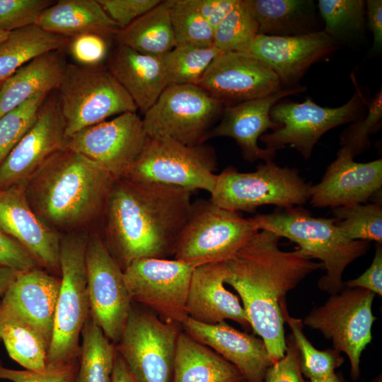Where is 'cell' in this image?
Here are the masks:
<instances>
[{"instance_id":"cell-16","label":"cell","mask_w":382,"mask_h":382,"mask_svg":"<svg viewBox=\"0 0 382 382\" xmlns=\"http://www.w3.org/2000/svg\"><path fill=\"white\" fill-rule=\"evenodd\" d=\"M148 139L142 118L127 112L76 132L69 137L68 148L100 164L117 179L132 166Z\"/></svg>"},{"instance_id":"cell-56","label":"cell","mask_w":382,"mask_h":382,"mask_svg":"<svg viewBox=\"0 0 382 382\" xmlns=\"http://www.w3.org/2000/svg\"><path fill=\"white\" fill-rule=\"evenodd\" d=\"M373 382H382L381 375H379Z\"/></svg>"},{"instance_id":"cell-17","label":"cell","mask_w":382,"mask_h":382,"mask_svg":"<svg viewBox=\"0 0 382 382\" xmlns=\"http://www.w3.org/2000/svg\"><path fill=\"white\" fill-rule=\"evenodd\" d=\"M68 142L56 94L48 96L33 124L0 165V189L25 185L50 158L68 148Z\"/></svg>"},{"instance_id":"cell-23","label":"cell","mask_w":382,"mask_h":382,"mask_svg":"<svg viewBox=\"0 0 382 382\" xmlns=\"http://www.w3.org/2000/svg\"><path fill=\"white\" fill-rule=\"evenodd\" d=\"M182 328L236 366L247 382H264L272 363L261 338L239 331L226 321L204 324L187 317Z\"/></svg>"},{"instance_id":"cell-9","label":"cell","mask_w":382,"mask_h":382,"mask_svg":"<svg viewBox=\"0 0 382 382\" xmlns=\"http://www.w3.org/2000/svg\"><path fill=\"white\" fill-rule=\"evenodd\" d=\"M354 93L344 105L337 108L322 107L311 98L302 103L280 100L270 110L271 119L281 127L260 138L265 149L276 152L289 146L304 159L311 156L313 148L328 131L339 125L356 122L367 112L368 100L352 74Z\"/></svg>"},{"instance_id":"cell-24","label":"cell","mask_w":382,"mask_h":382,"mask_svg":"<svg viewBox=\"0 0 382 382\" xmlns=\"http://www.w3.org/2000/svg\"><path fill=\"white\" fill-rule=\"evenodd\" d=\"M60 288V278L40 268L20 272L0 305L35 329L50 344Z\"/></svg>"},{"instance_id":"cell-22","label":"cell","mask_w":382,"mask_h":382,"mask_svg":"<svg viewBox=\"0 0 382 382\" xmlns=\"http://www.w3.org/2000/svg\"><path fill=\"white\" fill-rule=\"evenodd\" d=\"M25 185L0 189V229L25 248L41 267L60 272L61 237L32 209Z\"/></svg>"},{"instance_id":"cell-48","label":"cell","mask_w":382,"mask_h":382,"mask_svg":"<svg viewBox=\"0 0 382 382\" xmlns=\"http://www.w3.org/2000/svg\"><path fill=\"white\" fill-rule=\"evenodd\" d=\"M0 266L18 272L41 267L20 243L0 229Z\"/></svg>"},{"instance_id":"cell-7","label":"cell","mask_w":382,"mask_h":382,"mask_svg":"<svg viewBox=\"0 0 382 382\" xmlns=\"http://www.w3.org/2000/svg\"><path fill=\"white\" fill-rule=\"evenodd\" d=\"M311 186L297 169L280 166L272 160L260 163L253 172L224 168L216 175L209 199L236 212H254L267 204L289 209L308 201Z\"/></svg>"},{"instance_id":"cell-14","label":"cell","mask_w":382,"mask_h":382,"mask_svg":"<svg viewBox=\"0 0 382 382\" xmlns=\"http://www.w3.org/2000/svg\"><path fill=\"white\" fill-rule=\"evenodd\" d=\"M196 265L177 260L141 258L124 270L125 282L133 303L151 310L166 322L187 318L186 302Z\"/></svg>"},{"instance_id":"cell-34","label":"cell","mask_w":382,"mask_h":382,"mask_svg":"<svg viewBox=\"0 0 382 382\" xmlns=\"http://www.w3.org/2000/svg\"><path fill=\"white\" fill-rule=\"evenodd\" d=\"M79 366L74 382H112L115 345L89 313L82 330Z\"/></svg>"},{"instance_id":"cell-47","label":"cell","mask_w":382,"mask_h":382,"mask_svg":"<svg viewBox=\"0 0 382 382\" xmlns=\"http://www.w3.org/2000/svg\"><path fill=\"white\" fill-rule=\"evenodd\" d=\"M301 373L299 354L291 336L286 342L284 356L267 370L264 382H305Z\"/></svg>"},{"instance_id":"cell-5","label":"cell","mask_w":382,"mask_h":382,"mask_svg":"<svg viewBox=\"0 0 382 382\" xmlns=\"http://www.w3.org/2000/svg\"><path fill=\"white\" fill-rule=\"evenodd\" d=\"M88 238L85 232L73 231L60 239V288L47 368L78 361L79 337L90 313L86 267Z\"/></svg>"},{"instance_id":"cell-26","label":"cell","mask_w":382,"mask_h":382,"mask_svg":"<svg viewBox=\"0 0 382 382\" xmlns=\"http://www.w3.org/2000/svg\"><path fill=\"white\" fill-rule=\"evenodd\" d=\"M107 68L144 115L167 87L161 57L117 45L108 57Z\"/></svg>"},{"instance_id":"cell-2","label":"cell","mask_w":382,"mask_h":382,"mask_svg":"<svg viewBox=\"0 0 382 382\" xmlns=\"http://www.w3.org/2000/svg\"><path fill=\"white\" fill-rule=\"evenodd\" d=\"M191 195L175 186L115 180L103 212L104 242L122 270L137 259L173 255L190 213Z\"/></svg>"},{"instance_id":"cell-29","label":"cell","mask_w":382,"mask_h":382,"mask_svg":"<svg viewBox=\"0 0 382 382\" xmlns=\"http://www.w3.org/2000/svg\"><path fill=\"white\" fill-rule=\"evenodd\" d=\"M245 381L229 361L183 330L177 342L172 382H242Z\"/></svg>"},{"instance_id":"cell-54","label":"cell","mask_w":382,"mask_h":382,"mask_svg":"<svg viewBox=\"0 0 382 382\" xmlns=\"http://www.w3.org/2000/svg\"><path fill=\"white\" fill-rule=\"evenodd\" d=\"M305 382H346L340 375L334 374L330 376L320 378L308 380Z\"/></svg>"},{"instance_id":"cell-50","label":"cell","mask_w":382,"mask_h":382,"mask_svg":"<svg viewBox=\"0 0 382 382\" xmlns=\"http://www.w3.org/2000/svg\"><path fill=\"white\" fill-rule=\"evenodd\" d=\"M238 0H190L205 21L214 29L236 5Z\"/></svg>"},{"instance_id":"cell-45","label":"cell","mask_w":382,"mask_h":382,"mask_svg":"<svg viewBox=\"0 0 382 382\" xmlns=\"http://www.w3.org/2000/svg\"><path fill=\"white\" fill-rule=\"evenodd\" d=\"M79 362L47 368L45 372L6 368L0 360V379L11 382H74Z\"/></svg>"},{"instance_id":"cell-33","label":"cell","mask_w":382,"mask_h":382,"mask_svg":"<svg viewBox=\"0 0 382 382\" xmlns=\"http://www.w3.org/2000/svg\"><path fill=\"white\" fill-rule=\"evenodd\" d=\"M10 357L25 369L47 371L48 344L28 323L0 305V342Z\"/></svg>"},{"instance_id":"cell-32","label":"cell","mask_w":382,"mask_h":382,"mask_svg":"<svg viewBox=\"0 0 382 382\" xmlns=\"http://www.w3.org/2000/svg\"><path fill=\"white\" fill-rule=\"evenodd\" d=\"M69 39L52 34L35 24L10 32L0 42V82L33 58L59 50Z\"/></svg>"},{"instance_id":"cell-51","label":"cell","mask_w":382,"mask_h":382,"mask_svg":"<svg viewBox=\"0 0 382 382\" xmlns=\"http://www.w3.org/2000/svg\"><path fill=\"white\" fill-rule=\"evenodd\" d=\"M366 21L373 35V50L379 51L382 47V1L367 0L365 1Z\"/></svg>"},{"instance_id":"cell-11","label":"cell","mask_w":382,"mask_h":382,"mask_svg":"<svg viewBox=\"0 0 382 382\" xmlns=\"http://www.w3.org/2000/svg\"><path fill=\"white\" fill-rule=\"evenodd\" d=\"M182 330L181 324L164 321L132 302L115 348L139 382H170Z\"/></svg>"},{"instance_id":"cell-42","label":"cell","mask_w":382,"mask_h":382,"mask_svg":"<svg viewBox=\"0 0 382 382\" xmlns=\"http://www.w3.org/2000/svg\"><path fill=\"white\" fill-rule=\"evenodd\" d=\"M366 115L352 122L340 134L341 149L353 158L371 146L370 137L379 130L382 125V90L368 100Z\"/></svg>"},{"instance_id":"cell-39","label":"cell","mask_w":382,"mask_h":382,"mask_svg":"<svg viewBox=\"0 0 382 382\" xmlns=\"http://www.w3.org/2000/svg\"><path fill=\"white\" fill-rule=\"evenodd\" d=\"M284 319L291 330L302 374L309 380H313L335 374V369L344 361L340 352L335 349L319 350L315 348L303 333L302 320L291 317L288 312L284 314Z\"/></svg>"},{"instance_id":"cell-25","label":"cell","mask_w":382,"mask_h":382,"mask_svg":"<svg viewBox=\"0 0 382 382\" xmlns=\"http://www.w3.org/2000/svg\"><path fill=\"white\" fill-rule=\"evenodd\" d=\"M226 277L225 262L195 267L186 302L187 316L204 324L231 320L244 328H251L238 298L224 286Z\"/></svg>"},{"instance_id":"cell-40","label":"cell","mask_w":382,"mask_h":382,"mask_svg":"<svg viewBox=\"0 0 382 382\" xmlns=\"http://www.w3.org/2000/svg\"><path fill=\"white\" fill-rule=\"evenodd\" d=\"M170 1V20L177 45H213L214 29L190 0Z\"/></svg>"},{"instance_id":"cell-18","label":"cell","mask_w":382,"mask_h":382,"mask_svg":"<svg viewBox=\"0 0 382 382\" xmlns=\"http://www.w3.org/2000/svg\"><path fill=\"white\" fill-rule=\"evenodd\" d=\"M196 85L225 107L262 98L282 88L269 66L245 52L219 54Z\"/></svg>"},{"instance_id":"cell-15","label":"cell","mask_w":382,"mask_h":382,"mask_svg":"<svg viewBox=\"0 0 382 382\" xmlns=\"http://www.w3.org/2000/svg\"><path fill=\"white\" fill-rule=\"evenodd\" d=\"M86 267L91 316L115 345L124 330L132 301L122 268L97 233L88 235Z\"/></svg>"},{"instance_id":"cell-43","label":"cell","mask_w":382,"mask_h":382,"mask_svg":"<svg viewBox=\"0 0 382 382\" xmlns=\"http://www.w3.org/2000/svg\"><path fill=\"white\" fill-rule=\"evenodd\" d=\"M52 0H0V32H11L35 24Z\"/></svg>"},{"instance_id":"cell-38","label":"cell","mask_w":382,"mask_h":382,"mask_svg":"<svg viewBox=\"0 0 382 382\" xmlns=\"http://www.w3.org/2000/svg\"><path fill=\"white\" fill-rule=\"evenodd\" d=\"M332 214L336 226L349 238L381 244V202L336 207Z\"/></svg>"},{"instance_id":"cell-28","label":"cell","mask_w":382,"mask_h":382,"mask_svg":"<svg viewBox=\"0 0 382 382\" xmlns=\"http://www.w3.org/2000/svg\"><path fill=\"white\" fill-rule=\"evenodd\" d=\"M35 25L66 38L83 34L115 37L119 28L98 0H59L44 9Z\"/></svg>"},{"instance_id":"cell-53","label":"cell","mask_w":382,"mask_h":382,"mask_svg":"<svg viewBox=\"0 0 382 382\" xmlns=\"http://www.w3.org/2000/svg\"><path fill=\"white\" fill-rule=\"evenodd\" d=\"M20 272L0 266V298L3 296Z\"/></svg>"},{"instance_id":"cell-44","label":"cell","mask_w":382,"mask_h":382,"mask_svg":"<svg viewBox=\"0 0 382 382\" xmlns=\"http://www.w3.org/2000/svg\"><path fill=\"white\" fill-rule=\"evenodd\" d=\"M107 37L97 34H83L69 39V52L76 64L83 66L103 64L109 55Z\"/></svg>"},{"instance_id":"cell-3","label":"cell","mask_w":382,"mask_h":382,"mask_svg":"<svg viewBox=\"0 0 382 382\" xmlns=\"http://www.w3.org/2000/svg\"><path fill=\"white\" fill-rule=\"evenodd\" d=\"M116 178L100 164L67 148L28 180L32 209L54 231L68 233L103 213Z\"/></svg>"},{"instance_id":"cell-12","label":"cell","mask_w":382,"mask_h":382,"mask_svg":"<svg viewBox=\"0 0 382 382\" xmlns=\"http://www.w3.org/2000/svg\"><path fill=\"white\" fill-rule=\"evenodd\" d=\"M225 105L196 84L167 86L142 118L149 137H168L185 145L202 143Z\"/></svg>"},{"instance_id":"cell-46","label":"cell","mask_w":382,"mask_h":382,"mask_svg":"<svg viewBox=\"0 0 382 382\" xmlns=\"http://www.w3.org/2000/svg\"><path fill=\"white\" fill-rule=\"evenodd\" d=\"M98 1L119 29L126 28L161 2V0H98Z\"/></svg>"},{"instance_id":"cell-6","label":"cell","mask_w":382,"mask_h":382,"mask_svg":"<svg viewBox=\"0 0 382 382\" xmlns=\"http://www.w3.org/2000/svg\"><path fill=\"white\" fill-rule=\"evenodd\" d=\"M56 97L68 138L111 116L137 110L127 91L103 64H67Z\"/></svg>"},{"instance_id":"cell-1","label":"cell","mask_w":382,"mask_h":382,"mask_svg":"<svg viewBox=\"0 0 382 382\" xmlns=\"http://www.w3.org/2000/svg\"><path fill=\"white\" fill-rule=\"evenodd\" d=\"M280 238L272 232L259 231L225 261V284L240 296L250 327L264 342L272 364L280 360L286 349V294L308 274L323 268L299 248L282 250Z\"/></svg>"},{"instance_id":"cell-37","label":"cell","mask_w":382,"mask_h":382,"mask_svg":"<svg viewBox=\"0 0 382 382\" xmlns=\"http://www.w3.org/2000/svg\"><path fill=\"white\" fill-rule=\"evenodd\" d=\"M258 34V24L247 0H238L214 29V45L222 52H247Z\"/></svg>"},{"instance_id":"cell-49","label":"cell","mask_w":382,"mask_h":382,"mask_svg":"<svg viewBox=\"0 0 382 382\" xmlns=\"http://www.w3.org/2000/svg\"><path fill=\"white\" fill-rule=\"evenodd\" d=\"M347 287H357L382 295V247L376 245L375 255L370 266L358 277L349 280Z\"/></svg>"},{"instance_id":"cell-20","label":"cell","mask_w":382,"mask_h":382,"mask_svg":"<svg viewBox=\"0 0 382 382\" xmlns=\"http://www.w3.org/2000/svg\"><path fill=\"white\" fill-rule=\"evenodd\" d=\"M339 44L323 30L308 34L281 37L258 34L247 52L277 76L283 88H294L315 63L331 54Z\"/></svg>"},{"instance_id":"cell-19","label":"cell","mask_w":382,"mask_h":382,"mask_svg":"<svg viewBox=\"0 0 382 382\" xmlns=\"http://www.w3.org/2000/svg\"><path fill=\"white\" fill-rule=\"evenodd\" d=\"M382 159L359 163L340 149L337 158L328 166L321 180L311 186L310 204L332 209L381 202Z\"/></svg>"},{"instance_id":"cell-41","label":"cell","mask_w":382,"mask_h":382,"mask_svg":"<svg viewBox=\"0 0 382 382\" xmlns=\"http://www.w3.org/2000/svg\"><path fill=\"white\" fill-rule=\"evenodd\" d=\"M49 94H39L0 117V165L33 124Z\"/></svg>"},{"instance_id":"cell-8","label":"cell","mask_w":382,"mask_h":382,"mask_svg":"<svg viewBox=\"0 0 382 382\" xmlns=\"http://www.w3.org/2000/svg\"><path fill=\"white\" fill-rule=\"evenodd\" d=\"M252 218L199 199L192 202L187 223L175 246V260L196 266L225 262L257 232Z\"/></svg>"},{"instance_id":"cell-30","label":"cell","mask_w":382,"mask_h":382,"mask_svg":"<svg viewBox=\"0 0 382 382\" xmlns=\"http://www.w3.org/2000/svg\"><path fill=\"white\" fill-rule=\"evenodd\" d=\"M259 34L296 36L322 30L313 0H247Z\"/></svg>"},{"instance_id":"cell-58","label":"cell","mask_w":382,"mask_h":382,"mask_svg":"<svg viewBox=\"0 0 382 382\" xmlns=\"http://www.w3.org/2000/svg\"><path fill=\"white\" fill-rule=\"evenodd\" d=\"M242 382H247V381H242Z\"/></svg>"},{"instance_id":"cell-57","label":"cell","mask_w":382,"mask_h":382,"mask_svg":"<svg viewBox=\"0 0 382 382\" xmlns=\"http://www.w3.org/2000/svg\"><path fill=\"white\" fill-rule=\"evenodd\" d=\"M2 82H3V81L0 82V87H1V84H2Z\"/></svg>"},{"instance_id":"cell-31","label":"cell","mask_w":382,"mask_h":382,"mask_svg":"<svg viewBox=\"0 0 382 382\" xmlns=\"http://www.w3.org/2000/svg\"><path fill=\"white\" fill-rule=\"evenodd\" d=\"M117 45L139 53L161 57L177 46L170 20V1H161L128 26L119 29Z\"/></svg>"},{"instance_id":"cell-36","label":"cell","mask_w":382,"mask_h":382,"mask_svg":"<svg viewBox=\"0 0 382 382\" xmlns=\"http://www.w3.org/2000/svg\"><path fill=\"white\" fill-rule=\"evenodd\" d=\"M221 52L214 45L207 47L178 45L161 57L167 86L196 84Z\"/></svg>"},{"instance_id":"cell-27","label":"cell","mask_w":382,"mask_h":382,"mask_svg":"<svg viewBox=\"0 0 382 382\" xmlns=\"http://www.w3.org/2000/svg\"><path fill=\"white\" fill-rule=\"evenodd\" d=\"M67 63L59 50L40 54L18 69L0 87V117L39 94L59 87Z\"/></svg>"},{"instance_id":"cell-35","label":"cell","mask_w":382,"mask_h":382,"mask_svg":"<svg viewBox=\"0 0 382 382\" xmlns=\"http://www.w3.org/2000/svg\"><path fill=\"white\" fill-rule=\"evenodd\" d=\"M323 30L339 45L358 42L364 37L366 6L364 0H319Z\"/></svg>"},{"instance_id":"cell-55","label":"cell","mask_w":382,"mask_h":382,"mask_svg":"<svg viewBox=\"0 0 382 382\" xmlns=\"http://www.w3.org/2000/svg\"><path fill=\"white\" fill-rule=\"evenodd\" d=\"M9 33L10 32H0V42L6 38Z\"/></svg>"},{"instance_id":"cell-10","label":"cell","mask_w":382,"mask_h":382,"mask_svg":"<svg viewBox=\"0 0 382 382\" xmlns=\"http://www.w3.org/2000/svg\"><path fill=\"white\" fill-rule=\"evenodd\" d=\"M216 166L214 149L204 143L189 146L168 137H149L122 178L211 193L216 180Z\"/></svg>"},{"instance_id":"cell-52","label":"cell","mask_w":382,"mask_h":382,"mask_svg":"<svg viewBox=\"0 0 382 382\" xmlns=\"http://www.w3.org/2000/svg\"><path fill=\"white\" fill-rule=\"evenodd\" d=\"M112 382H139L117 350Z\"/></svg>"},{"instance_id":"cell-21","label":"cell","mask_w":382,"mask_h":382,"mask_svg":"<svg viewBox=\"0 0 382 382\" xmlns=\"http://www.w3.org/2000/svg\"><path fill=\"white\" fill-rule=\"evenodd\" d=\"M306 90V86L300 85L294 88H282L269 96L225 107L220 122L208 131L202 139V143L214 137H230L236 141L247 161H272L276 152L261 148L257 144L258 139L267 130L281 127L280 124L271 119L270 110L284 98Z\"/></svg>"},{"instance_id":"cell-13","label":"cell","mask_w":382,"mask_h":382,"mask_svg":"<svg viewBox=\"0 0 382 382\" xmlns=\"http://www.w3.org/2000/svg\"><path fill=\"white\" fill-rule=\"evenodd\" d=\"M375 296L364 289L347 286L313 309L302 320L303 325L319 330L331 340L335 349L347 354L353 380L359 377L361 353L372 340Z\"/></svg>"},{"instance_id":"cell-4","label":"cell","mask_w":382,"mask_h":382,"mask_svg":"<svg viewBox=\"0 0 382 382\" xmlns=\"http://www.w3.org/2000/svg\"><path fill=\"white\" fill-rule=\"evenodd\" d=\"M253 219L259 231L286 238L311 258L319 260L326 272L319 279L318 287L332 295L342 290L345 268L370 248L369 241L347 237L334 217H315L301 208L257 214Z\"/></svg>"}]
</instances>
